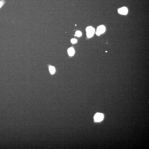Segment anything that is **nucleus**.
<instances>
[{
  "mask_svg": "<svg viewBox=\"0 0 149 149\" xmlns=\"http://www.w3.org/2000/svg\"><path fill=\"white\" fill-rule=\"evenodd\" d=\"M135 104L139 112H145L149 108V99L146 96L144 95L139 96L135 100Z\"/></svg>",
  "mask_w": 149,
  "mask_h": 149,
  "instance_id": "f257e3e1",
  "label": "nucleus"
},
{
  "mask_svg": "<svg viewBox=\"0 0 149 149\" xmlns=\"http://www.w3.org/2000/svg\"><path fill=\"white\" fill-rule=\"evenodd\" d=\"M98 139L102 148L106 149L109 146L111 143V139L108 134L102 132L99 134Z\"/></svg>",
  "mask_w": 149,
  "mask_h": 149,
  "instance_id": "f03ea898",
  "label": "nucleus"
},
{
  "mask_svg": "<svg viewBox=\"0 0 149 149\" xmlns=\"http://www.w3.org/2000/svg\"><path fill=\"white\" fill-rule=\"evenodd\" d=\"M11 4L10 0H2L0 1V17L10 8Z\"/></svg>",
  "mask_w": 149,
  "mask_h": 149,
  "instance_id": "7ed1b4c3",
  "label": "nucleus"
},
{
  "mask_svg": "<svg viewBox=\"0 0 149 149\" xmlns=\"http://www.w3.org/2000/svg\"><path fill=\"white\" fill-rule=\"evenodd\" d=\"M141 83H142V85L144 86V87H149V77H146L143 78L141 80Z\"/></svg>",
  "mask_w": 149,
  "mask_h": 149,
  "instance_id": "20e7f679",
  "label": "nucleus"
}]
</instances>
